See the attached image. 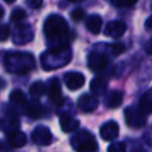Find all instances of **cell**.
I'll use <instances>...</instances> for the list:
<instances>
[{
  "label": "cell",
  "instance_id": "obj_1",
  "mask_svg": "<svg viewBox=\"0 0 152 152\" xmlns=\"http://www.w3.org/2000/svg\"><path fill=\"white\" fill-rule=\"evenodd\" d=\"M49 49L69 48V28L66 20L59 14L49 15L43 26Z\"/></svg>",
  "mask_w": 152,
  "mask_h": 152
},
{
  "label": "cell",
  "instance_id": "obj_2",
  "mask_svg": "<svg viewBox=\"0 0 152 152\" xmlns=\"http://www.w3.org/2000/svg\"><path fill=\"white\" fill-rule=\"evenodd\" d=\"M5 66L8 72L15 75H24L34 69V58L30 52L10 51L5 55Z\"/></svg>",
  "mask_w": 152,
  "mask_h": 152
},
{
  "label": "cell",
  "instance_id": "obj_3",
  "mask_svg": "<svg viewBox=\"0 0 152 152\" xmlns=\"http://www.w3.org/2000/svg\"><path fill=\"white\" fill-rule=\"evenodd\" d=\"M71 59V51L69 48L65 49H48L40 57L42 65L45 70L58 69L68 64Z\"/></svg>",
  "mask_w": 152,
  "mask_h": 152
},
{
  "label": "cell",
  "instance_id": "obj_4",
  "mask_svg": "<svg viewBox=\"0 0 152 152\" xmlns=\"http://www.w3.org/2000/svg\"><path fill=\"white\" fill-rule=\"evenodd\" d=\"M70 144L76 152H99L95 137L87 129H81L71 137Z\"/></svg>",
  "mask_w": 152,
  "mask_h": 152
},
{
  "label": "cell",
  "instance_id": "obj_5",
  "mask_svg": "<svg viewBox=\"0 0 152 152\" xmlns=\"http://www.w3.org/2000/svg\"><path fill=\"white\" fill-rule=\"evenodd\" d=\"M125 121L131 128H141L147 122V115L139 106H129L125 109Z\"/></svg>",
  "mask_w": 152,
  "mask_h": 152
},
{
  "label": "cell",
  "instance_id": "obj_6",
  "mask_svg": "<svg viewBox=\"0 0 152 152\" xmlns=\"http://www.w3.org/2000/svg\"><path fill=\"white\" fill-rule=\"evenodd\" d=\"M34 37L33 28L28 24H18L13 33V43L17 45H23L30 43Z\"/></svg>",
  "mask_w": 152,
  "mask_h": 152
},
{
  "label": "cell",
  "instance_id": "obj_7",
  "mask_svg": "<svg viewBox=\"0 0 152 152\" xmlns=\"http://www.w3.org/2000/svg\"><path fill=\"white\" fill-rule=\"evenodd\" d=\"M108 58L100 52H90L88 56V68L94 72H102L108 68Z\"/></svg>",
  "mask_w": 152,
  "mask_h": 152
},
{
  "label": "cell",
  "instance_id": "obj_8",
  "mask_svg": "<svg viewBox=\"0 0 152 152\" xmlns=\"http://www.w3.org/2000/svg\"><path fill=\"white\" fill-rule=\"evenodd\" d=\"M63 82L70 90H77L83 87L86 78L84 75L78 71H68L63 76Z\"/></svg>",
  "mask_w": 152,
  "mask_h": 152
},
{
  "label": "cell",
  "instance_id": "obj_9",
  "mask_svg": "<svg viewBox=\"0 0 152 152\" xmlns=\"http://www.w3.org/2000/svg\"><path fill=\"white\" fill-rule=\"evenodd\" d=\"M31 138L34 144L42 145V146H48L52 141V133L46 126H37L33 129Z\"/></svg>",
  "mask_w": 152,
  "mask_h": 152
},
{
  "label": "cell",
  "instance_id": "obj_10",
  "mask_svg": "<svg viewBox=\"0 0 152 152\" xmlns=\"http://www.w3.org/2000/svg\"><path fill=\"white\" fill-rule=\"evenodd\" d=\"M99 106V99L94 94H83L77 101V107L83 113H91Z\"/></svg>",
  "mask_w": 152,
  "mask_h": 152
},
{
  "label": "cell",
  "instance_id": "obj_11",
  "mask_svg": "<svg viewBox=\"0 0 152 152\" xmlns=\"http://www.w3.org/2000/svg\"><path fill=\"white\" fill-rule=\"evenodd\" d=\"M126 32V24L121 20H112L109 21L104 27V36L110 38H120Z\"/></svg>",
  "mask_w": 152,
  "mask_h": 152
},
{
  "label": "cell",
  "instance_id": "obj_12",
  "mask_svg": "<svg viewBox=\"0 0 152 152\" xmlns=\"http://www.w3.org/2000/svg\"><path fill=\"white\" fill-rule=\"evenodd\" d=\"M48 96L49 100L55 103V104H61L63 101V94L61 89V83L58 78L53 77L49 81V87H48Z\"/></svg>",
  "mask_w": 152,
  "mask_h": 152
},
{
  "label": "cell",
  "instance_id": "obj_13",
  "mask_svg": "<svg viewBox=\"0 0 152 152\" xmlns=\"http://www.w3.org/2000/svg\"><path fill=\"white\" fill-rule=\"evenodd\" d=\"M100 135L104 141H113L119 135V125L114 120L104 122L100 128Z\"/></svg>",
  "mask_w": 152,
  "mask_h": 152
},
{
  "label": "cell",
  "instance_id": "obj_14",
  "mask_svg": "<svg viewBox=\"0 0 152 152\" xmlns=\"http://www.w3.org/2000/svg\"><path fill=\"white\" fill-rule=\"evenodd\" d=\"M59 126H61L63 132L71 133V132L76 131L80 127V121L76 118H74V116H71L66 113H63L59 116Z\"/></svg>",
  "mask_w": 152,
  "mask_h": 152
},
{
  "label": "cell",
  "instance_id": "obj_15",
  "mask_svg": "<svg viewBox=\"0 0 152 152\" xmlns=\"http://www.w3.org/2000/svg\"><path fill=\"white\" fill-rule=\"evenodd\" d=\"M26 135L24 132L19 131V129H12L8 132L7 134V141L10 144L11 147H14V148H19V147H23L25 146L26 144Z\"/></svg>",
  "mask_w": 152,
  "mask_h": 152
},
{
  "label": "cell",
  "instance_id": "obj_16",
  "mask_svg": "<svg viewBox=\"0 0 152 152\" xmlns=\"http://www.w3.org/2000/svg\"><path fill=\"white\" fill-rule=\"evenodd\" d=\"M89 87H90V91L94 95L101 96V95H104L107 91V81L102 76H96L90 81Z\"/></svg>",
  "mask_w": 152,
  "mask_h": 152
},
{
  "label": "cell",
  "instance_id": "obj_17",
  "mask_svg": "<svg viewBox=\"0 0 152 152\" xmlns=\"http://www.w3.org/2000/svg\"><path fill=\"white\" fill-rule=\"evenodd\" d=\"M122 100H124V95H122V93L120 90H112V91H109L106 95V97H104V104L108 108L115 109V108H118V107L121 106Z\"/></svg>",
  "mask_w": 152,
  "mask_h": 152
},
{
  "label": "cell",
  "instance_id": "obj_18",
  "mask_svg": "<svg viewBox=\"0 0 152 152\" xmlns=\"http://www.w3.org/2000/svg\"><path fill=\"white\" fill-rule=\"evenodd\" d=\"M86 27L93 34L100 33L101 27H102V18L99 14H91L90 17H88L86 21Z\"/></svg>",
  "mask_w": 152,
  "mask_h": 152
},
{
  "label": "cell",
  "instance_id": "obj_19",
  "mask_svg": "<svg viewBox=\"0 0 152 152\" xmlns=\"http://www.w3.org/2000/svg\"><path fill=\"white\" fill-rule=\"evenodd\" d=\"M25 112L26 115L31 119H38L43 114V107L40 102L38 101H31L27 104H25Z\"/></svg>",
  "mask_w": 152,
  "mask_h": 152
},
{
  "label": "cell",
  "instance_id": "obj_20",
  "mask_svg": "<svg viewBox=\"0 0 152 152\" xmlns=\"http://www.w3.org/2000/svg\"><path fill=\"white\" fill-rule=\"evenodd\" d=\"M138 106L142 109L144 113H146V114L152 113V88H150L147 91L144 93Z\"/></svg>",
  "mask_w": 152,
  "mask_h": 152
},
{
  "label": "cell",
  "instance_id": "obj_21",
  "mask_svg": "<svg viewBox=\"0 0 152 152\" xmlns=\"http://www.w3.org/2000/svg\"><path fill=\"white\" fill-rule=\"evenodd\" d=\"M10 101L12 104H14L15 107H25V104L27 103L26 97L24 95V93L20 89H14L11 94H10Z\"/></svg>",
  "mask_w": 152,
  "mask_h": 152
},
{
  "label": "cell",
  "instance_id": "obj_22",
  "mask_svg": "<svg viewBox=\"0 0 152 152\" xmlns=\"http://www.w3.org/2000/svg\"><path fill=\"white\" fill-rule=\"evenodd\" d=\"M46 91V84L43 81H34L30 86V95L32 97H40Z\"/></svg>",
  "mask_w": 152,
  "mask_h": 152
},
{
  "label": "cell",
  "instance_id": "obj_23",
  "mask_svg": "<svg viewBox=\"0 0 152 152\" xmlns=\"http://www.w3.org/2000/svg\"><path fill=\"white\" fill-rule=\"evenodd\" d=\"M25 18H26V12H25L23 8H20V7L14 8V10L12 11L11 15H10V20H11L12 23H15V24L21 23Z\"/></svg>",
  "mask_w": 152,
  "mask_h": 152
},
{
  "label": "cell",
  "instance_id": "obj_24",
  "mask_svg": "<svg viewBox=\"0 0 152 152\" xmlns=\"http://www.w3.org/2000/svg\"><path fill=\"white\" fill-rule=\"evenodd\" d=\"M109 50L113 56H120L126 51V46L122 43H113L109 45Z\"/></svg>",
  "mask_w": 152,
  "mask_h": 152
},
{
  "label": "cell",
  "instance_id": "obj_25",
  "mask_svg": "<svg viewBox=\"0 0 152 152\" xmlns=\"http://www.w3.org/2000/svg\"><path fill=\"white\" fill-rule=\"evenodd\" d=\"M107 152H126V145L124 142H121V141L112 142L108 146Z\"/></svg>",
  "mask_w": 152,
  "mask_h": 152
},
{
  "label": "cell",
  "instance_id": "obj_26",
  "mask_svg": "<svg viewBox=\"0 0 152 152\" xmlns=\"http://www.w3.org/2000/svg\"><path fill=\"white\" fill-rule=\"evenodd\" d=\"M10 33H11V31H10L8 25L1 24L0 25V42H6L10 37Z\"/></svg>",
  "mask_w": 152,
  "mask_h": 152
},
{
  "label": "cell",
  "instance_id": "obj_27",
  "mask_svg": "<svg viewBox=\"0 0 152 152\" xmlns=\"http://www.w3.org/2000/svg\"><path fill=\"white\" fill-rule=\"evenodd\" d=\"M84 11L82 10V8H75L72 12H71V14H70V17H71V19L74 20V21H81L83 18H84Z\"/></svg>",
  "mask_w": 152,
  "mask_h": 152
},
{
  "label": "cell",
  "instance_id": "obj_28",
  "mask_svg": "<svg viewBox=\"0 0 152 152\" xmlns=\"http://www.w3.org/2000/svg\"><path fill=\"white\" fill-rule=\"evenodd\" d=\"M112 2L116 7H131L137 2V0H112Z\"/></svg>",
  "mask_w": 152,
  "mask_h": 152
},
{
  "label": "cell",
  "instance_id": "obj_29",
  "mask_svg": "<svg viewBox=\"0 0 152 152\" xmlns=\"http://www.w3.org/2000/svg\"><path fill=\"white\" fill-rule=\"evenodd\" d=\"M26 2L31 8H39L43 4V0H26Z\"/></svg>",
  "mask_w": 152,
  "mask_h": 152
},
{
  "label": "cell",
  "instance_id": "obj_30",
  "mask_svg": "<svg viewBox=\"0 0 152 152\" xmlns=\"http://www.w3.org/2000/svg\"><path fill=\"white\" fill-rule=\"evenodd\" d=\"M144 139H145L146 144H147L148 146H151V147H152V127L146 132V134L144 135Z\"/></svg>",
  "mask_w": 152,
  "mask_h": 152
},
{
  "label": "cell",
  "instance_id": "obj_31",
  "mask_svg": "<svg viewBox=\"0 0 152 152\" xmlns=\"http://www.w3.org/2000/svg\"><path fill=\"white\" fill-rule=\"evenodd\" d=\"M145 51H146L148 55L152 56V38L146 42V44H145Z\"/></svg>",
  "mask_w": 152,
  "mask_h": 152
},
{
  "label": "cell",
  "instance_id": "obj_32",
  "mask_svg": "<svg viewBox=\"0 0 152 152\" xmlns=\"http://www.w3.org/2000/svg\"><path fill=\"white\" fill-rule=\"evenodd\" d=\"M145 25H146L147 28H152V15L148 17V19L146 20V24Z\"/></svg>",
  "mask_w": 152,
  "mask_h": 152
},
{
  "label": "cell",
  "instance_id": "obj_33",
  "mask_svg": "<svg viewBox=\"0 0 152 152\" xmlns=\"http://www.w3.org/2000/svg\"><path fill=\"white\" fill-rule=\"evenodd\" d=\"M5 86H6V82H5L2 78H0V89H2Z\"/></svg>",
  "mask_w": 152,
  "mask_h": 152
},
{
  "label": "cell",
  "instance_id": "obj_34",
  "mask_svg": "<svg viewBox=\"0 0 152 152\" xmlns=\"http://www.w3.org/2000/svg\"><path fill=\"white\" fill-rule=\"evenodd\" d=\"M2 17H4V8L0 6V19H1Z\"/></svg>",
  "mask_w": 152,
  "mask_h": 152
},
{
  "label": "cell",
  "instance_id": "obj_35",
  "mask_svg": "<svg viewBox=\"0 0 152 152\" xmlns=\"http://www.w3.org/2000/svg\"><path fill=\"white\" fill-rule=\"evenodd\" d=\"M4 1H5V2H7V4H13L15 0H4Z\"/></svg>",
  "mask_w": 152,
  "mask_h": 152
},
{
  "label": "cell",
  "instance_id": "obj_36",
  "mask_svg": "<svg viewBox=\"0 0 152 152\" xmlns=\"http://www.w3.org/2000/svg\"><path fill=\"white\" fill-rule=\"evenodd\" d=\"M70 2H78V1H82V0H69Z\"/></svg>",
  "mask_w": 152,
  "mask_h": 152
},
{
  "label": "cell",
  "instance_id": "obj_37",
  "mask_svg": "<svg viewBox=\"0 0 152 152\" xmlns=\"http://www.w3.org/2000/svg\"><path fill=\"white\" fill-rule=\"evenodd\" d=\"M133 152H140V151H133Z\"/></svg>",
  "mask_w": 152,
  "mask_h": 152
}]
</instances>
